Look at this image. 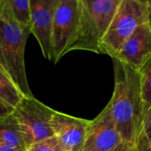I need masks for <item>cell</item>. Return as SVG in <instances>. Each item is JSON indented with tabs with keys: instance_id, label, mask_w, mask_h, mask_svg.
Returning <instances> with one entry per match:
<instances>
[{
	"instance_id": "cell-1",
	"label": "cell",
	"mask_w": 151,
	"mask_h": 151,
	"mask_svg": "<svg viewBox=\"0 0 151 151\" xmlns=\"http://www.w3.org/2000/svg\"><path fill=\"white\" fill-rule=\"evenodd\" d=\"M114 90L108 102L124 142L136 143L145 133L147 110L142 98L140 71L116 60Z\"/></svg>"
},
{
	"instance_id": "cell-2",
	"label": "cell",
	"mask_w": 151,
	"mask_h": 151,
	"mask_svg": "<svg viewBox=\"0 0 151 151\" xmlns=\"http://www.w3.org/2000/svg\"><path fill=\"white\" fill-rule=\"evenodd\" d=\"M31 29L18 22L6 0H0V66L24 98H34L26 74L25 47Z\"/></svg>"
},
{
	"instance_id": "cell-3",
	"label": "cell",
	"mask_w": 151,
	"mask_h": 151,
	"mask_svg": "<svg viewBox=\"0 0 151 151\" xmlns=\"http://www.w3.org/2000/svg\"><path fill=\"white\" fill-rule=\"evenodd\" d=\"M123 0H80L81 24L77 38L69 49L99 54L100 42Z\"/></svg>"
},
{
	"instance_id": "cell-4",
	"label": "cell",
	"mask_w": 151,
	"mask_h": 151,
	"mask_svg": "<svg viewBox=\"0 0 151 151\" xmlns=\"http://www.w3.org/2000/svg\"><path fill=\"white\" fill-rule=\"evenodd\" d=\"M149 21L147 0H123L99 44V54L113 58L136 28Z\"/></svg>"
},
{
	"instance_id": "cell-5",
	"label": "cell",
	"mask_w": 151,
	"mask_h": 151,
	"mask_svg": "<svg viewBox=\"0 0 151 151\" xmlns=\"http://www.w3.org/2000/svg\"><path fill=\"white\" fill-rule=\"evenodd\" d=\"M81 24L80 0H58L52 23V61L58 63L69 53Z\"/></svg>"
},
{
	"instance_id": "cell-6",
	"label": "cell",
	"mask_w": 151,
	"mask_h": 151,
	"mask_svg": "<svg viewBox=\"0 0 151 151\" xmlns=\"http://www.w3.org/2000/svg\"><path fill=\"white\" fill-rule=\"evenodd\" d=\"M54 109L34 98H23L12 112L21 129L27 148L54 136L50 121Z\"/></svg>"
},
{
	"instance_id": "cell-7",
	"label": "cell",
	"mask_w": 151,
	"mask_h": 151,
	"mask_svg": "<svg viewBox=\"0 0 151 151\" xmlns=\"http://www.w3.org/2000/svg\"><path fill=\"white\" fill-rule=\"evenodd\" d=\"M123 142L107 104L97 117L90 120L82 151H112Z\"/></svg>"
},
{
	"instance_id": "cell-8",
	"label": "cell",
	"mask_w": 151,
	"mask_h": 151,
	"mask_svg": "<svg viewBox=\"0 0 151 151\" xmlns=\"http://www.w3.org/2000/svg\"><path fill=\"white\" fill-rule=\"evenodd\" d=\"M58 0H30L31 34L36 38L42 55L52 61L51 33Z\"/></svg>"
},
{
	"instance_id": "cell-9",
	"label": "cell",
	"mask_w": 151,
	"mask_h": 151,
	"mask_svg": "<svg viewBox=\"0 0 151 151\" xmlns=\"http://www.w3.org/2000/svg\"><path fill=\"white\" fill-rule=\"evenodd\" d=\"M111 59H116L140 70L151 59L150 23L148 21L139 26Z\"/></svg>"
},
{
	"instance_id": "cell-10",
	"label": "cell",
	"mask_w": 151,
	"mask_h": 151,
	"mask_svg": "<svg viewBox=\"0 0 151 151\" xmlns=\"http://www.w3.org/2000/svg\"><path fill=\"white\" fill-rule=\"evenodd\" d=\"M90 120L54 111L50 125L67 151H82Z\"/></svg>"
},
{
	"instance_id": "cell-11",
	"label": "cell",
	"mask_w": 151,
	"mask_h": 151,
	"mask_svg": "<svg viewBox=\"0 0 151 151\" xmlns=\"http://www.w3.org/2000/svg\"><path fill=\"white\" fill-rule=\"evenodd\" d=\"M0 141L18 150H27L19 125L12 113L0 119Z\"/></svg>"
},
{
	"instance_id": "cell-12",
	"label": "cell",
	"mask_w": 151,
	"mask_h": 151,
	"mask_svg": "<svg viewBox=\"0 0 151 151\" xmlns=\"http://www.w3.org/2000/svg\"><path fill=\"white\" fill-rule=\"evenodd\" d=\"M23 98L14 82L0 66V101L13 111Z\"/></svg>"
},
{
	"instance_id": "cell-13",
	"label": "cell",
	"mask_w": 151,
	"mask_h": 151,
	"mask_svg": "<svg viewBox=\"0 0 151 151\" xmlns=\"http://www.w3.org/2000/svg\"><path fill=\"white\" fill-rule=\"evenodd\" d=\"M16 20L31 29L30 0H6Z\"/></svg>"
},
{
	"instance_id": "cell-14",
	"label": "cell",
	"mask_w": 151,
	"mask_h": 151,
	"mask_svg": "<svg viewBox=\"0 0 151 151\" xmlns=\"http://www.w3.org/2000/svg\"><path fill=\"white\" fill-rule=\"evenodd\" d=\"M141 74L142 92L147 114L151 108V59L139 70Z\"/></svg>"
},
{
	"instance_id": "cell-15",
	"label": "cell",
	"mask_w": 151,
	"mask_h": 151,
	"mask_svg": "<svg viewBox=\"0 0 151 151\" xmlns=\"http://www.w3.org/2000/svg\"><path fill=\"white\" fill-rule=\"evenodd\" d=\"M27 151H67L55 135L31 144Z\"/></svg>"
},
{
	"instance_id": "cell-16",
	"label": "cell",
	"mask_w": 151,
	"mask_h": 151,
	"mask_svg": "<svg viewBox=\"0 0 151 151\" xmlns=\"http://www.w3.org/2000/svg\"><path fill=\"white\" fill-rule=\"evenodd\" d=\"M136 151H151V138L144 133L135 143Z\"/></svg>"
},
{
	"instance_id": "cell-17",
	"label": "cell",
	"mask_w": 151,
	"mask_h": 151,
	"mask_svg": "<svg viewBox=\"0 0 151 151\" xmlns=\"http://www.w3.org/2000/svg\"><path fill=\"white\" fill-rule=\"evenodd\" d=\"M112 151H136V145L135 143L123 142L119 147Z\"/></svg>"
},
{
	"instance_id": "cell-18",
	"label": "cell",
	"mask_w": 151,
	"mask_h": 151,
	"mask_svg": "<svg viewBox=\"0 0 151 151\" xmlns=\"http://www.w3.org/2000/svg\"><path fill=\"white\" fill-rule=\"evenodd\" d=\"M12 112V110L11 109H9L3 102L0 101V119H2L3 117L10 115Z\"/></svg>"
},
{
	"instance_id": "cell-19",
	"label": "cell",
	"mask_w": 151,
	"mask_h": 151,
	"mask_svg": "<svg viewBox=\"0 0 151 151\" xmlns=\"http://www.w3.org/2000/svg\"><path fill=\"white\" fill-rule=\"evenodd\" d=\"M145 133L149 135L151 134V108L150 109L147 117H146V122H145Z\"/></svg>"
},
{
	"instance_id": "cell-20",
	"label": "cell",
	"mask_w": 151,
	"mask_h": 151,
	"mask_svg": "<svg viewBox=\"0 0 151 151\" xmlns=\"http://www.w3.org/2000/svg\"><path fill=\"white\" fill-rule=\"evenodd\" d=\"M0 151H20L16 150V149H13L10 146H8L7 144L4 143L3 142L0 141Z\"/></svg>"
},
{
	"instance_id": "cell-21",
	"label": "cell",
	"mask_w": 151,
	"mask_h": 151,
	"mask_svg": "<svg viewBox=\"0 0 151 151\" xmlns=\"http://www.w3.org/2000/svg\"><path fill=\"white\" fill-rule=\"evenodd\" d=\"M148 7H149V22L151 25V0H147Z\"/></svg>"
},
{
	"instance_id": "cell-22",
	"label": "cell",
	"mask_w": 151,
	"mask_h": 151,
	"mask_svg": "<svg viewBox=\"0 0 151 151\" xmlns=\"http://www.w3.org/2000/svg\"><path fill=\"white\" fill-rule=\"evenodd\" d=\"M150 138H151V134H150Z\"/></svg>"
}]
</instances>
